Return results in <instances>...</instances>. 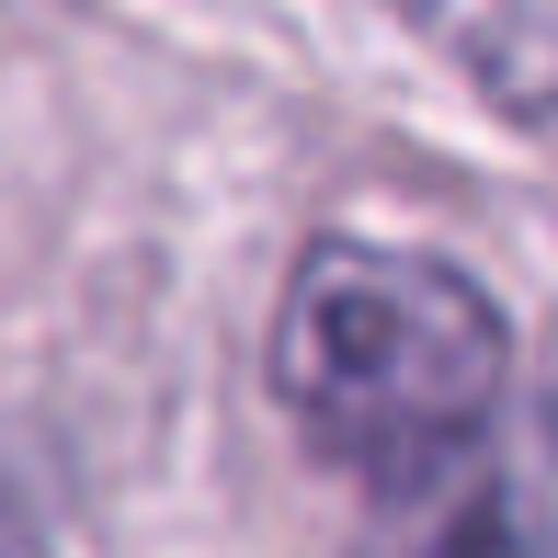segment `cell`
<instances>
[{
	"instance_id": "2",
	"label": "cell",
	"mask_w": 558,
	"mask_h": 558,
	"mask_svg": "<svg viewBox=\"0 0 558 558\" xmlns=\"http://www.w3.org/2000/svg\"><path fill=\"white\" fill-rule=\"evenodd\" d=\"M365 558H547V524H536V478L524 468H478L434 501V524H411L399 547H365Z\"/></svg>"
},
{
	"instance_id": "4",
	"label": "cell",
	"mask_w": 558,
	"mask_h": 558,
	"mask_svg": "<svg viewBox=\"0 0 558 558\" xmlns=\"http://www.w3.org/2000/svg\"><path fill=\"white\" fill-rule=\"evenodd\" d=\"M0 558H46V524H35V501L0 478Z\"/></svg>"
},
{
	"instance_id": "3",
	"label": "cell",
	"mask_w": 558,
	"mask_h": 558,
	"mask_svg": "<svg viewBox=\"0 0 558 558\" xmlns=\"http://www.w3.org/2000/svg\"><path fill=\"white\" fill-rule=\"evenodd\" d=\"M434 35L468 69H490V104L513 114V125H547V58H558L547 12H478V23H434Z\"/></svg>"
},
{
	"instance_id": "1",
	"label": "cell",
	"mask_w": 558,
	"mask_h": 558,
	"mask_svg": "<svg viewBox=\"0 0 558 558\" xmlns=\"http://www.w3.org/2000/svg\"><path fill=\"white\" fill-rule=\"evenodd\" d=\"M274 399L319 468L365 478L376 501H434L478 478L513 399V319L445 251L331 228L274 296Z\"/></svg>"
}]
</instances>
